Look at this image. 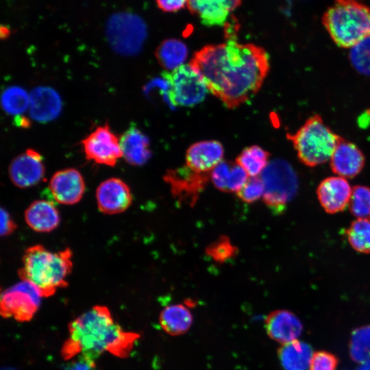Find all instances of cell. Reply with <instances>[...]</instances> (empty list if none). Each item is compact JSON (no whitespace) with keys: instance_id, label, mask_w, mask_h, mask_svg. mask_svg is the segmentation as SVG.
I'll return each instance as SVG.
<instances>
[{"instance_id":"cell-19","label":"cell","mask_w":370,"mask_h":370,"mask_svg":"<svg viewBox=\"0 0 370 370\" xmlns=\"http://www.w3.org/2000/svg\"><path fill=\"white\" fill-rule=\"evenodd\" d=\"M241 3V0H188L187 6L203 24L215 26L224 25Z\"/></svg>"},{"instance_id":"cell-2","label":"cell","mask_w":370,"mask_h":370,"mask_svg":"<svg viewBox=\"0 0 370 370\" xmlns=\"http://www.w3.org/2000/svg\"><path fill=\"white\" fill-rule=\"evenodd\" d=\"M69 330V338L62 349L66 359L80 354L95 361L106 352L125 358L140 338L137 333L123 330L104 306H95L77 317Z\"/></svg>"},{"instance_id":"cell-18","label":"cell","mask_w":370,"mask_h":370,"mask_svg":"<svg viewBox=\"0 0 370 370\" xmlns=\"http://www.w3.org/2000/svg\"><path fill=\"white\" fill-rule=\"evenodd\" d=\"M223 155V147L219 142H198L192 145L186 151V166L196 173H210L222 161Z\"/></svg>"},{"instance_id":"cell-11","label":"cell","mask_w":370,"mask_h":370,"mask_svg":"<svg viewBox=\"0 0 370 370\" xmlns=\"http://www.w3.org/2000/svg\"><path fill=\"white\" fill-rule=\"evenodd\" d=\"M45 173L42 156L33 149L14 158L8 168L12 182L18 188H25L38 184Z\"/></svg>"},{"instance_id":"cell-13","label":"cell","mask_w":370,"mask_h":370,"mask_svg":"<svg viewBox=\"0 0 370 370\" xmlns=\"http://www.w3.org/2000/svg\"><path fill=\"white\" fill-rule=\"evenodd\" d=\"M85 182L81 173L68 168L56 172L51 177L49 190L59 204L73 205L78 203L85 191Z\"/></svg>"},{"instance_id":"cell-22","label":"cell","mask_w":370,"mask_h":370,"mask_svg":"<svg viewBox=\"0 0 370 370\" xmlns=\"http://www.w3.org/2000/svg\"><path fill=\"white\" fill-rule=\"evenodd\" d=\"M120 145L125 160L134 166L145 164L151 156L148 138L137 127L131 126L121 136Z\"/></svg>"},{"instance_id":"cell-20","label":"cell","mask_w":370,"mask_h":370,"mask_svg":"<svg viewBox=\"0 0 370 370\" xmlns=\"http://www.w3.org/2000/svg\"><path fill=\"white\" fill-rule=\"evenodd\" d=\"M62 109L59 94L48 86H38L29 94V113L34 120L50 121L58 116Z\"/></svg>"},{"instance_id":"cell-14","label":"cell","mask_w":370,"mask_h":370,"mask_svg":"<svg viewBox=\"0 0 370 370\" xmlns=\"http://www.w3.org/2000/svg\"><path fill=\"white\" fill-rule=\"evenodd\" d=\"M209 178L210 173H196L187 166L170 170L164 175L175 197L190 204L197 199Z\"/></svg>"},{"instance_id":"cell-27","label":"cell","mask_w":370,"mask_h":370,"mask_svg":"<svg viewBox=\"0 0 370 370\" xmlns=\"http://www.w3.org/2000/svg\"><path fill=\"white\" fill-rule=\"evenodd\" d=\"M345 233L354 249L360 253H370L369 219H357L350 224Z\"/></svg>"},{"instance_id":"cell-12","label":"cell","mask_w":370,"mask_h":370,"mask_svg":"<svg viewBox=\"0 0 370 370\" xmlns=\"http://www.w3.org/2000/svg\"><path fill=\"white\" fill-rule=\"evenodd\" d=\"M96 199L99 210L106 214L123 212L131 205L132 195L128 185L122 180L112 177L98 186Z\"/></svg>"},{"instance_id":"cell-37","label":"cell","mask_w":370,"mask_h":370,"mask_svg":"<svg viewBox=\"0 0 370 370\" xmlns=\"http://www.w3.org/2000/svg\"><path fill=\"white\" fill-rule=\"evenodd\" d=\"M16 228V225L12 220L8 212L1 209V235L8 236L12 234Z\"/></svg>"},{"instance_id":"cell-38","label":"cell","mask_w":370,"mask_h":370,"mask_svg":"<svg viewBox=\"0 0 370 370\" xmlns=\"http://www.w3.org/2000/svg\"><path fill=\"white\" fill-rule=\"evenodd\" d=\"M160 9L164 12H173L178 11L187 5L188 0H156Z\"/></svg>"},{"instance_id":"cell-1","label":"cell","mask_w":370,"mask_h":370,"mask_svg":"<svg viewBox=\"0 0 370 370\" xmlns=\"http://www.w3.org/2000/svg\"><path fill=\"white\" fill-rule=\"evenodd\" d=\"M190 64L208 90L230 109L255 95L269 71V56L263 48L240 44L236 38L205 46L194 54Z\"/></svg>"},{"instance_id":"cell-36","label":"cell","mask_w":370,"mask_h":370,"mask_svg":"<svg viewBox=\"0 0 370 370\" xmlns=\"http://www.w3.org/2000/svg\"><path fill=\"white\" fill-rule=\"evenodd\" d=\"M247 172L236 162L234 163L231 169L228 182L227 192L237 193L249 180Z\"/></svg>"},{"instance_id":"cell-30","label":"cell","mask_w":370,"mask_h":370,"mask_svg":"<svg viewBox=\"0 0 370 370\" xmlns=\"http://www.w3.org/2000/svg\"><path fill=\"white\" fill-rule=\"evenodd\" d=\"M349 206L351 213L358 219H370V188L355 186Z\"/></svg>"},{"instance_id":"cell-25","label":"cell","mask_w":370,"mask_h":370,"mask_svg":"<svg viewBox=\"0 0 370 370\" xmlns=\"http://www.w3.org/2000/svg\"><path fill=\"white\" fill-rule=\"evenodd\" d=\"M155 55L161 66L166 71H172L183 65L188 56V49L181 40L171 38L160 44Z\"/></svg>"},{"instance_id":"cell-17","label":"cell","mask_w":370,"mask_h":370,"mask_svg":"<svg viewBox=\"0 0 370 370\" xmlns=\"http://www.w3.org/2000/svg\"><path fill=\"white\" fill-rule=\"evenodd\" d=\"M264 328L270 338L282 344L297 340L303 330L301 321L287 310L270 312L265 319Z\"/></svg>"},{"instance_id":"cell-33","label":"cell","mask_w":370,"mask_h":370,"mask_svg":"<svg viewBox=\"0 0 370 370\" xmlns=\"http://www.w3.org/2000/svg\"><path fill=\"white\" fill-rule=\"evenodd\" d=\"M264 191V184L260 177H251L236 194L245 202L253 203L261 197Z\"/></svg>"},{"instance_id":"cell-9","label":"cell","mask_w":370,"mask_h":370,"mask_svg":"<svg viewBox=\"0 0 370 370\" xmlns=\"http://www.w3.org/2000/svg\"><path fill=\"white\" fill-rule=\"evenodd\" d=\"M42 297L33 284L21 280L1 293V314L5 318L28 321L38 310Z\"/></svg>"},{"instance_id":"cell-31","label":"cell","mask_w":370,"mask_h":370,"mask_svg":"<svg viewBox=\"0 0 370 370\" xmlns=\"http://www.w3.org/2000/svg\"><path fill=\"white\" fill-rule=\"evenodd\" d=\"M353 67L360 74L370 76V36L353 46L349 52Z\"/></svg>"},{"instance_id":"cell-28","label":"cell","mask_w":370,"mask_h":370,"mask_svg":"<svg viewBox=\"0 0 370 370\" xmlns=\"http://www.w3.org/2000/svg\"><path fill=\"white\" fill-rule=\"evenodd\" d=\"M1 102L6 113L19 116L29 108V95L19 86H9L3 92Z\"/></svg>"},{"instance_id":"cell-41","label":"cell","mask_w":370,"mask_h":370,"mask_svg":"<svg viewBox=\"0 0 370 370\" xmlns=\"http://www.w3.org/2000/svg\"><path fill=\"white\" fill-rule=\"evenodd\" d=\"M5 370H13V369H6Z\"/></svg>"},{"instance_id":"cell-35","label":"cell","mask_w":370,"mask_h":370,"mask_svg":"<svg viewBox=\"0 0 370 370\" xmlns=\"http://www.w3.org/2000/svg\"><path fill=\"white\" fill-rule=\"evenodd\" d=\"M338 360L330 352L321 351L314 354L309 370H335Z\"/></svg>"},{"instance_id":"cell-10","label":"cell","mask_w":370,"mask_h":370,"mask_svg":"<svg viewBox=\"0 0 370 370\" xmlns=\"http://www.w3.org/2000/svg\"><path fill=\"white\" fill-rule=\"evenodd\" d=\"M82 144L86 158L97 164L114 166L123 157L120 140L108 125L97 127Z\"/></svg>"},{"instance_id":"cell-8","label":"cell","mask_w":370,"mask_h":370,"mask_svg":"<svg viewBox=\"0 0 370 370\" xmlns=\"http://www.w3.org/2000/svg\"><path fill=\"white\" fill-rule=\"evenodd\" d=\"M107 35L113 49L122 55L139 52L147 36L145 24L132 14H122L109 22Z\"/></svg>"},{"instance_id":"cell-5","label":"cell","mask_w":370,"mask_h":370,"mask_svg":"<svg viewBox=\"0 0 370 370\" xmlns=\"http://www.w3.org/2000/svg\"><path fill=\"white\" fill-rule=\"evenodd\" d=\"M299 160L308 166L326 162L341 138L323 122L319 114L308 118L293 134H287Z\"/></svg>"},{"instance_id":"cell-24","label":"cell","mask_w":370,"mask_h":370,"mask_svg":"<svg viewBox=\"0 0 370 370\" xmlns=\"http://www.w3.org/2000/svg\"><path fill=\"white\" fill-rule=\"evenodd\" d=\"M278 354L284 370H308L314 355L310 345L297 340L282 344Z\"/></svg>"},{"instance_id":"cell-6","label":"cell","mask_w":370,"mask_h":370,"mask_svg":"<svg viewBox=\"0 0 370 370\" xmlns=\"http://www.w3.org/2000/svg\"><path fill=\"white\" fill-rule=\"evenodd\" d=\"M260 177L264 188V204L280 214L297 193L298 182L295 172L287 163L278 160L269 163Z\"/></svg>"},{"instance_id":"cell-4","label":"cell","mask_w":370,"mask_h":370,"mask_svg":"<svg viewBox=\"0 0 370 370\" xmlns=\"http://www.w3.org/2000/svg\"><path fill=\"white\" fill-rule=\"evenodd\" d=\"M322 21L340 47L352 48L370 36V8L358 0H334Z\"/></svg>"},{"instance_id":"cell-7","label":"cell","mask_w":370,"mask_h":370,"mask_svg":"<svg viewBox=\"0 0 370 370\" xmlns=\"http://www.w3.org/2000/svg\"><path fill=\"white\" fill-rule=\"evenodd\" d=\"M163 77L169 85L168 97L174 106H193L201 102L208 93L202 77L190 64L165 71Z\"/></svg>"},{"instance_id":"cell-40","label":"cell","mask_w":370,"mask_h":370,"mask_svg":"<svg viewBox=\"0 0 370 370\" xmlns=\"http://www.w3.org/2000/svg\"><path fill=\"white\" fill-rule=\"evenodd\" d=\"M16 123L17 125H20L22 127H28L30 125L29 121L21 115L17 116L16 119Z\"/></svg>"},{"instance_id":"cell-21","label":"cell","mask_w":370,"mask_h":370,"mask_svg":"<svg viewBox=\"0 0 370 370\" xmlns=\"http://www.w3.org/2000/svg\"><path fill=\"white\" fill-rule=\"evenodd\" d=\"M28 226L37 232H49L59 225L60 217L55 204L44 199L33 201L25 212Z\"/></svg>"},{"instance_id":"cell-3","label":"cell","mask_w":370,"mask_h":370,"mask_svg":"<svg viewBox=\"0 0 370 370\" xmlns=\"http://www.w3.org/2000/svg\"><path fill=\"white\" fill-rule=\"evenodd\" d=\"M22 262L18 276L33 284L42 297H50L58 288L68 286L67 278L73 267L70 249L52 252L41 245H35L25 250Z\"/></svg>"},{"instance_id":"cell-34","label":"cell","mask_w":370,"mask_h":370,"mask_svg":"<svg viewBox=\"0 0 370 370\" xmlns=\"http://www.w3.org/2000/svg\"><path fill=\"white\" fill-rule=\"evenodd\" d=\"M233 162L222 160L210 173L212 184L219 190L227 192L228 182Z\"/></svg>"},{"instance_id":"cell-15","label":"cell","mask_w":370,"mask_h":370,"mask_svg":"<svg viewBox=\"0 0 370 370\" xmlns=\"http://www.w3.org/2000/svg\"><path fill=\"white\" fill-rule=\"evenodd\" d=\"M352 192L346 178L338 175L323 180L317 190L322 208L329 214L343 211L349 204Z\"/></svg>"},{"instance_id":"cell-29","label":"cell","mask_w":370,"mask_h":370,"mask_svg":"<svg viewBox=\"0 0 370 370\" xmlns=\"http://www.w3.org/2000/svg\"><path fill=\"white\" fill-rule=\"evenodd\" d=\"M349 351L352 358L358 363L370 360V325L358 328L352 332Z\"/></svg>"},{"instance_id":"cell-32","label":"cell","mask_w":370,"mask_h":370,"mask_svg":"<svg viewBox=\"0 0 370 370\" xmlns=\"http://www.w3.org/2000/svg\"><path fill=\"white\" fill-rule=\"evenodd\" d=\"M236 252V248L226 236H222L208 245L206 253L218 262H225L232 258Z\"/></svg>"},{"instance_id":"cell-26","label":"cell","mask_w":370,"mask_h":370,"mask_svg":"<svg viewBox=\"0 0 370 370\" xmlns=\"http://www.w3.org/2000/svg\"><path fill=\"white\" fill-rule=\"evenodd\" d=\"M269 153L259 146L245 148L237 157L236 162L249 177H258L269 164Z\"/></svg>"},{"instance_id":"cell-23","label":"cell","mask_w":370,"mask_h":370,"mask_svg":"<svg viewBox=\"0 0 370 370\" xmlns=\"http://www.w3.org/2000/svg\"><path fill=\"white\" fill-rule=\"evenodd\" d=\"M193 314L189 308L182 304L166 306L160 313L161 328L171 336H180L186 333L193 323Z\"/></svg>"},{"instance_id":"cell-39","label":"cell","mask_w":370,"mask_h":370,"mask_svg":"<svg viewBox=\"0 0 370 370\" xmlns=\"http://www.w3.org/2000/svg\"><path fill=\"white\" fill-rule=\"evenodd\" d=\"M95 367V361L88 359L83 356L71 363L68 370H92Z\"/></svg>"},{"instance_id":"cell-16","label":"cell","mask_w":370,"mask_h":370,"mask_svg":"<svg viewBox=\"0 0 370 370\" xmlns=\"http://www.w3.org/2000/svg\"><path fill=\"white\" fill-rule=\"evenodd\" d=\"M330 161L334 173L344 178H353L363 169L365 159L355 144L341 137Z\"/></svg>"}]
</instances>
